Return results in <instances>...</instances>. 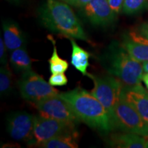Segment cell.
<instances>
[{"label":"cell","instance_id":"1","mask_svg":"<svg viewBox=\"0 0 148 148\" xmlns=\"http://www.w3.org/2000/svg\"><path fill=\"white\" fill-rule=\"evenodd\" d=\"M42 25L51 32L67 38L89 42L78 18L68 3L59 0H46L38 8Z\"/></svg>","mask_w":148,"mask_h":148},{"label":"cell","instance_id":"2","mask_svg":"<svg viewBox=\"0 0 148 148\" xmlns=\"http://www.w3.org/2000/svg\"><path fill=\"white\" fill-rule=\"evenodd\" d=\"M59 95L68 103L79 121L101 132L111 131L108 112L91 92L77 87Z\"/></svg>","mask_w":148,"mask_h":148},{"label":"cell","instance_id":"3","mask_svg":"<svg viewBox=\"0 0 148 148\" xmlns=\"http://www.w3.org/2000/svg\"><path fill=\"white\" fill-rule=\"evenodd\" d=\"M101 65L124 86L140 84L144 71L143 65L131 56L121 42H111L99 58Z\"/></svg>","mask_w":148,"mask_h":148},{"label":"cell","instance_id":"4","mask_svg":"<svg viewBox=\"0 0 148 148\" xmlns=\"http://www.w3.org/2000/svg\"><path fill=\"white\" fill-rule=\"evenodd\" d=\"M109 119L111 130L148 136V125L122 95L109 114Z\"/></svg>","mask_w":148,"mask_h":148},{"label":"cell","instance_id":"5","mask_svg":"<svg viewBox=\"0 0 148 148\" xmlns=\"http://www.w3.org/2000/svg\"><path fill=\"white\" fill-rule=\"evenodd\" d=\"M94 83L91 93L101 103L108 115L121 97L123 84L113 75H99L88 73Z\"/></svg>","mask_w":148,"mask_h":148},{"label":"cell","instance_id":"6","mask_svg":"<svg viewBox=\"0 0 148 148\" xmlns=\"http://www.w3.org/2000/svg\"><path fill=\"white\" fill-rule=\"evenodd\" d=\"M18 84L21 97L33 103L59 94L58 90L32 70L23 73Z\"/></svg>","mask_w":148,"mask_h":148},{"label":"cell","instance_id":"7","mask_svg":"<svg viewBox=\"0 0 148 148\" xmlns=\"http://www.w3.org/2000/svg\"><path fill=\"white\" fill-rule=\"evenodd\" d=\"M34 104L38 114L44 117L58 120L73 127L80 121L59 94L36 101Z\"/></svg>","mask_w":148,"mask_h":148},{"label":"cell","instance_id":"8","mask_svg":"<svg viewBox=\"0 0 148 148\" xmlns=\"http://www.w3.org/2000/svg\"><path fill=\"white\" fill-rule=\"evenodd\" d=\"M75 127L58 120L38 115L34 116L33 138L28 145L38 147L40 144L50 140L69 131L75 130Z\"/></svg>","mask_w":148,"mask_h":148},{"label":"cell","instance_id":"9","mask_svg":"<svg viewBox=\"0 0 148 148\" xmlns=\"http://www.w3.org/2000/svg\"><path fill=\"white\" fill-rule=\"evenodd\" d=\"M34 116L24 111L10 113L7 117V131L12 139L29 144L33 138Z\"/></svg>","mask_w":148,"mask_h":148},{"label":"cell","instance_id":"10","mask_svg":"<svg viewBox=\"0 0 148 148\" xmlns=\"http://www.w3.org/2000/svg\"><path fill=\"white\" fill-rule=\"evenodd\" d=\"M81 13L92 25L102 27L113 23L116 15L108 0H92L81 8Z\"/></svg>","mask_w":148,"mask_h":148},{"label":"cell","instance_id":"11","mask_svg":"<svg viewBox=\"0 0 148 148\" xmlns=\"http://www.w3.org/2000/svg\"><path fill=\"white\" fill-rule=\"evenodd\" d=\"M133 58L143 63L148 61V39L137 30L130 31L123 36L121 42Z\"/></svg>","mask_w":148,"mask_h":148},{"label":"cell","instance_id":"12","mask_svg":"<svg viewBox=\"0 0 148 148\" xmlns=\"http://www.w3.org/2000/svg\"><path fill=\"white\" fill-rule=\"evenodd\" d=\"M121 95L133 106L148 125V91L141 84L134 86H124Z\"/></svg>","mask_w":148,"mask_h":148},{"label":"cell","instance_id":"13","mask_svg":"<svg viewBox=\"0 0 148 148\" xmlns=\"http://www.w3.org/2000/svg\"><path fill=\"white\" fill-rule=\"evenodd\" d=\"M147 136L132 133L118 132L111 134L107 139L110 147L118 148H147Z\"/></svg>","mask_w":148,"mask_h":148},{"label":"cell","instance_id":"14","mask_svg":"<svg viewBox=\"0 0 148 148\" xmlns=\"http://www.w3.org/2000/svg\"><path fill=\"white\" fill-rule=\"evenodd\" d=\"M2 27L3 40L9 51L25 47V36L16 22L10 19L4 20L2 22Z\"/></svg>","mask_w":148,"mask_h":148},{"label":"cell","instance_id":"15","mask_svg":"<svg viewBox=\"0 0 148 148\" xmlns=\"http://www.w3.org/2000/svg\"><path fill=\"white\" fill-rule=\"evenodd\" d=\"M71 43L72 51L71 63L75 69L80 72L83 75H87V68L89 66L88 59L90 53L77 45L74 38H69Z\"/></svg>","mask_w":148,"mask_h":148},{"label":"cell","instance_id":"16","mask_svg":"<svg viewBox=\"0 0 148 148\" xmlns=\"http://www.w3.org/2000/svg\"><path fill=\"white\" fill-rule=\"evenodd\" d=\"M77 133L75 130L64 132L47 141L40 144L38 147L44 148H77Z\"/></svg>","mask_w":148,"mask_h":148},{"label":"cell","instance_id":"17","mask_svg":"<svg viewBox=\"0 0 148 148\" xmlns=\"http://www.w3.org/2000/svg\"><path fill=\"white\" fill-rule=\"evenodd\" d=\"M10 62L12 68L17 72L25 73L32 70V60L25 47L11 51Z\"/></svg>","mask_w":148,"mask_h":148},{"label":"cell","instance_id":"18","mask_svg":"<svg viewBox=\"0 0 148 148\" xmlns=\"http://www.w3.org/2000/svg\"><path fill=\"white\" fill-rule=\"evenodd\" d=\"M49 40L52 43L53 49V53L50 58L48 60L49 65V71L51 73H64L68 68H69V63L64 59L61 58L59 56L58 51H57L56 45V40L51 36H48Z\"/></svg>","mask_w":148,"mask_h":148},{"label":"cell","instance_id":"19","mask_svg":"<svg viewBox=\"0 0 148 148\" xmlns=\"http://www.w3.org/2000/svg\"><path fill=\"white\" fill-rule=\"evenodd\" d=\"M12 89V75L8 65H3L0 69V95L5 97L10 95Z\"/></svg>","mask_w":148,"mask_h":148},{"label":"cell","instance_id":"20","mask_svg":"<svg viewBox=\"0 0 148 148\" xmlns=\"http://www.w3.org/2000/svg\"><path fill=\"white\" fill-rule=\"evenodd\" d=\"M148 0H124L122 12L126 14H133L140 12L147 5Z\"/></svg>","mask_w":148,"mask_h":148},{"label":"cell","instance_id":"21","mask_svg":"<svg viewBox=\"0 0 148 148\" xmlns=\"http://www.w3.org/2000/svg\"><path fill=\"white\" fill-rule=\"evenodd\" d=\"M48 82L53 86H62L67 84L68 79L64 73H53L49 78Z\"/></svg>","mask_w":148,"mask_h":148},{"label":"cell","instance_id":"22","mask_svg":"<svg viewBox=\"0 0 148 148\" xmlns=\"http://www.w3.org/2000/svg\"><path fill=\"white\" fill-rule=\"evenodd\" d=\"M6 45L2 36L0 37V62L3 65H5L8 62V52Z\"/></svg>","mask_w":148,"mask_h":148},{"label":"cell","instance_id":"23","mask_svg":"<svg viewBox=\"0 0 148 148\" xmlns=\"http://www.w3.org/2000/svg\"><path fill=\"white\" fill-rule=\"evenodd\" d=\"M108 1L111 8L116 14H118L120 11L122 10L124 0H108Z\"/></svg>","mask_w":148,"mask_h":148},{"label":"cell","instance_id":"24","mask_svg":"<svg viewBox=\"0 0 148 148\" xmlns=\"http://www.w3.org/2000/svg\"><path fill=\"white\" fill-rule=\"evenodd\" d=\"M90 1L92 0H70L67 3L72 6L81 8L89 3Z\"/></svg>","mask_w":148,"mask_h":148},{"label":"cell","instance_id":"25","mask_svg":"<svg viewBox=\"0 0 148 148\" xmlns=\"http://www.w3.org/2000/svg\"><path fill=\"white\" fill-rule=\"evenodd\" d=\"M137 31L140 34L143 35L144 37H145L147 39H148V23H143L140 24Z\"/></svg>","mask_w":148,"mask_h":148},{"label":"cell","instance_id":"26","mask_svg":"<svg viewBox=\"0 0 148 148\" xmlns=\"http://www.w3.org/2000/svg\"><path fill=\"white\" fill-rule=\"evenodd\" d=\"M142 80L145 83L146 87L148 89V73H144L143 77H142Z\"/></svg>","mask_w":148,"mask_h":148},{"label":"cell","instance_id":"27","mask_svg":"<svg viewBox=\"0 0 148 148\" xmlns=\"http://www.w3.org/2000/svg\"><path fill=\"white\" fill-rule=\"evenodd\" d=\"M142 65H143V69L144 73H148V61H146V62H143Z\"/></svg>","mask_w":148,"mask_h":148},{"label":"cell","instance_id":"28","mask_svg":"<svg viewBox=\"0 0 148 148\" xmlns=\"http://www.w3.org/2000/svg\"><path fill=\"white\" fill-rule=\"evenodd\" d=\"M7 1L14 3V4H20V3L24 1V0H7Z\"/></svg>","mask_w":148,"mask_h":148},{"label":"cell","instance_id":"29","mask_svg":"<svg viewBox=\"0 0 148 148\" xmlns=\"http://www.w3.org/2000/svg\"><path fill=\"white\" fill-rule=\"evenodd\" d=\"M59 1H63V2H65L67 3L69 1H70V0H59Z\"/></svg>","mask_w":148,"mask_h":148}]
</instances>
